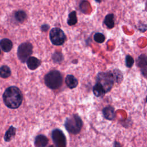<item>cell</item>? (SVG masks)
Wrapping results in <instances>:
<instances>
[{
    "label": "cell",
    "mask_w": 147,
    "mask_h": 147,
    "mask_svg": "<svg viewBox=\"0 0 147 147\" xmlns=\"http://www.w3.org/2000/svg\"><path fill=\"white\" fill-rule=\"evenodd\" d=\"M5 105L12 109L18 108L22 104L23 96L21 90L16 86H10L6 89L3 94Z\"/></svg>",
    "instance_id": "obj_1"
},
{
    "label": "cell",
    "mask_w": 147,
    "mask_h": 147,
    "mask_svg": "<svg viewBox=\"0 0 147 147\" xmlns=\"http://www.w3.org/2000/svg\"><path fill=\"white\" fill-rule=\"evenodd\" d=\"M96 82L102 86L106 93L109 92L111 90L114 83L116 82L114 72L109 71L106 72H102L98 73L96 76Z\"/></svg>",
    "instance_id": "obj_2"
},
{
    "label": "cell",
    "mask_w": 147,
    "mask_h": 147,
    "mask_svg": "<svg viewBox=\"0 0 147 147\" xmlns=\"http://www.w3.org/2000/svg\"><path fill=\"white\" fill-rule=\"evenodd\" d=\"M65 129L69 133L73 134H78L83 126V121L78 114H72L67 117L64 123Z\"/></svg>",
    "instance_id": "obj_3"
},
{
    "label": "cell",
    "mask_w": 147,
    "mask_h": 147,
    "mask_svg": "<svg viewBox=\"0 0 147 147\" xmlns=\"http://www.w3.org/2000/svg\"><path fill=\"white\" fill-rule=\"evenodd\" d=\"M44 82L48 88L52 90H56L61 86L63 77L59 71L52 70L45 75Z\"/></svg>",
    "instance_id": "obj_4"
},
{
    "label": "cell",
    "mask_w": 147,
    "mask_h": 147,
    "mask_svg": "<svg viewBox=\"0 0 147 147\" xmlns=\"http://www.w3.org/2000/svg\"><path fill=\"white\" fill-rule=\"evenodd\" d=\"M33 52V46L29 42L21 44L17 49V56L19 60L22 63L26 61L30 57Z\"/></svg>",
    "instance_id": "obj_5"
},
{
    "label": "cell",
    "mask_w": 147,
    "mask_h": 147,
    "mask_svg": "<svg viewBox=\"0 0 147 147\" xmlns=\"http://www.w3.org/2000/svg\"><path fill=\"white\" fill-rule=\"evenodd\" d=\"M49 38L53 44L61 45L65 42L66 36L61 29L59 28H52L49 32Z\"/></svg>",
    "instance_id": "obj_6"
},
{
    "label": "cell",
    "mask_w": 147,
    "mask_h": 147,
    "mask_svg": "<svg viewBox=\"0 0 147 147\" xmlns=\"http://www.w3.org/2000/svg\"><path fill=\"white\" fill-rule=\"evenodd\" d=\"M51 137L56 147H66V137L61 130L57 128L53 129L51 133Z\"/></svg>",
    "instance_id": "obj_7"
},
{
    "label": "cell",
    "mask_w": 147,
    "mask_h": 147,
    "mask_svg": "<svg viewBox=\"0 0 147 147\" xmlns=\"http://www.w3.org/2000/svg\"><path fill=\"white\" fill-rule=\"evenodd\" d=\"M102 113L104 117L110 121H112L115 118V113L114 108L111 106H108L103 108L102 110Z\"/></svg>",
    "instance_id": "obj_8"
},
{
    "label": "cell",
    "mask_w": 147,
    "mask_h": 147,
    "mask_svg": "<svg viewBox=\"0 0 147 147\" xmlns=\"http://www.w3.org/2000/svg\"><path fill=\"white\" fill-rule=\"evenodd\" d=\"M48 143V138L43 134H39L36 137L34 144L36 147H45Z\"/></svg>",
    "instance_id": "obj_9"
},
{
    "label": "cell",
    "mask_w": 147,
    "mask_h": 147,
    "mask_svg": "<svg viewBox=\"0 0 147 147\" xmlns=\"http://www.w3.org/2000/svg\"><path fill=\"white\" fill-rule=\"evenodd\" d=\"M26 64L30 69L34 70L40 65L41 61L35 57L30 56L26 60Z\"/></svg>",
    "instance_id": "obj_10"
},
{
    "label": "cell",
    "mask_w": 147,
    "mask_h": 147,
    "mask_svg": "<svg viewBox=\"0 0 147 147\" xmlns=\"http://www.w3.org/2000/svg\"><path fill=\"white\" fill-rule=\"evenodd\" d=\"M65 82L67 87L71 89L76 87L78 84V80L72 75H68L65 79Z\"/></svg>",
    "instance_id": "obj_11"
},
{
    "label": "cell",
    "mask_w": 147,
    "mask_h": 147,
    "mask_svg": "<svg viewBox=\"0 0 147 147\" xmlns=\"http://www.w3.org/2000/svg\"><path fill=\"white\" fill-rule=\"evenodd\" d=\"M146 57L145 55H141L137 59V65L142 68V74L145 76L146 72Z\"/></svg>",
    "instance_id": "obj_12"
},
{
    "label": "cell",
    "mask_w": 147,
    "mask_h": 147,
    "mask_svg": "<svg viewBox=\"0 0 147 147\" xmlns=\"http://www.w3.org/2000/svg\"><path fill=\"white\" fill-rule=\"evenodd\" d=\"M0 47L4 52H8L12 49L13 43L8 38H3L0 41Z\"/></svg>",
    "instance_id": "obj_13"
},
{
    "label": "cell",
    "mask_w": 147,
    "mask_h": 147,
    "mask_svg": "<svg viewBox=\"0 0 147 147\" xmlns=\"http://www.w3.org/2000/svg\"><path fill=\"white\" fill-rule=\"evenodd\" d=\"M93 93L96 97H102L106 94L102 86L98 83H95L93 87Z\"/></svg>",
    "instance_id": "obj_14"
},
{
    "label": "cell",
    "mask_w": 147,
    "mask_h": 147,
    "mask_svg": "<svg viewBox=\"0 0 147 147\" xmlns=\"http://www.w3.org/2000/svg\"><path fill=\"white\" fill-rule=\"evenodd\" d=\"M104 24L109 29H112L115 25L113 14H107L104 20Z\"/></svg>",
    "instance_id": "obj_15"
},
{
    "label": "cell",
    "mask_w": 147,
    "mask_h": 147,
    "mask_svg": "<svg viewBox=\"0 0 147 147\" xmlns=\"http://www.w3.org/2000/svg\"><path fill=\"white\" fill-rule=\"evenodd\" d=\"M16 132V129L14 126H11L5 134V136H4L5 141L6 142L10 141L15 136Z\"/></svg>",
    "instance_id": "obj_16"
},
{
    "label": "cell",
    "mask_w": 147,
    "mask_h": 147,
    "mask_svg": "<svg viewBox=\"0 0 147 147\" xmlns=\"http://www.w3.org/2000/svg\"><path fill=\"white\" fill-rule=\"evenodd\" d=\"M11 75V70L7 65H2L0 67V76L2 78H7Z\"/></svg>",
    "instance_id": "obj_17"
},
{
    "label": "cell",
    "mask_w": 147,
    "mask_h": 147,
    "mask_svg": "<svg viewBox=\"0 0 147 147\" xmlns=\"http://www.w3.org/2000/svg\"><path fill=\"white\" fill-rule=\"evenodd\" d=\"M78 22V18L76 17V13L75 11H72L68 15V18L67 20V24L69 26H72L75 25Z\"/></svg>",
    "instance_id": "obj_18"
},
{
    "label": "cell",
    "mask_w": 147,
    "mask_h": 147,
    "mask_svg": "<svg viewBox=\"0 0 147 147\" xmlns=\"http://www.w3.org/2000/svg\"><path fill=\"white\" fill-rule=\"evenodd\" d=\"M15 19L19 22H22L26 18V14L23 10H18L14 14Z\"/></svg>",
    "instance_id": "obj_19"
},
{
    "label": "cell",
    "mask_w": 147,
    "mask_h": 147,
    "mask_svg": "<svg viewBox=\"0 0 147 147\" xmlns=\"http://www.w3.org/2000/svg\"><path fill=\"white\" fill-rule=\"evenodd\" d=\"M94 40L98 43H102L105 40V36L101 33H96L94 36Z\"/></svg>",
    "instance_id": "obj_20"
},
{
    "label": "cell",
    "mask_w": 147,
    "mask_h": 147,
    "mask_svg": "<svg viewBox=\"0 0 147 147\" xmlns=\"http://www.w3.org/2000/svg\"><path fill=\"white\" fill-rule=\"evenodd\" d=\"M126 65L128 68H131L134 64V59L130 55H127L125 58Z\"/></svg>",
    "instance_id": "obj_21"
},
{
    "label": "cell",
    "mask_w": 147,
    "mask_h": 147,
    "mask_svg": "<svg viewBox=\"0 0 147 147\" xmlns=\"http://www.w3.org/2000/svg\"><path fill=\"white\" fill-rule=\"evenodd\" d=\"M52 59L54 60V61H55L56 63H59L63 59V55H61V53H60L59 52H56L53 55Z\"/></svg>",
    "instance_id": "obj_22"
},
{
    "label": "cell",
    "mask_w": 147,
    "mask_h": 147,
    "mask_svg": "<svg viewBox=\"0 0 147 147\" xmlns=\"http://www.w3.org/2000/svg\"><path fill=\"white\" fill-rule=\"evenodd\" d=\"M113 147H121V145L118 141H114L113 144Z\"/></svg>",
    "instance_id": "obj_23"
},
{
    "label": "cell",
    "mask_w": 147,
    "mask_h": 147,
    "mask_svg": "<svg viewBox=\"0 0 147 147\" xmlns=\"http://www.w3.org/2000/svg\"><path fill=\"white\" fill-rule=\"evenodd\" d=\"M48 25H43L42 26H41V29L42 30H47V29H48V28H46V26H47Z\"/></svg>",
    "instance_id": "obj_24"
},
{
    "label": "cell",
    "mask_w": 147,
    "mask_h": 147,
    "mask_svg": "<svg viewBox=\"0 0 147 147\" xmlns=\"http://www.w3.org/2000/svg\"><path fill=\"white\" fill-rule=\"evenodd\" d=\"M95 1L98 3H100L101 2V0H95Z\"/></svg>",
    "instance_id": "obj_25"
},
{
    "label": "cell",
    "mask_w": 147,
    "mask_h": 147,
    "mask_svg": "<svg viewBox=\"0 0 147 147\" xmlns=\"http://www.w3.org/2000/svg\"><path fill=\"white\" fill-rule=\"evenodd\" d=\"M49 147H56V146H53V145H51V146H50Z\"/></svg>",
    "instance_id": "obj_26"
},
{
    "label": "cell",
    "mask_w": 147,
    "mask_h": 147,
    "mask_svg": "<svg viewBox=\"0 0 147 147\" xmlns=\"http://www.w3.org/2000/svg\"><path fill=\"white\" fill-rule=\"evenodd\" d=\"M0 54H1V49H0Z\"/></svg>",
    "instance_id": "obj_27"
}]
</instances>
